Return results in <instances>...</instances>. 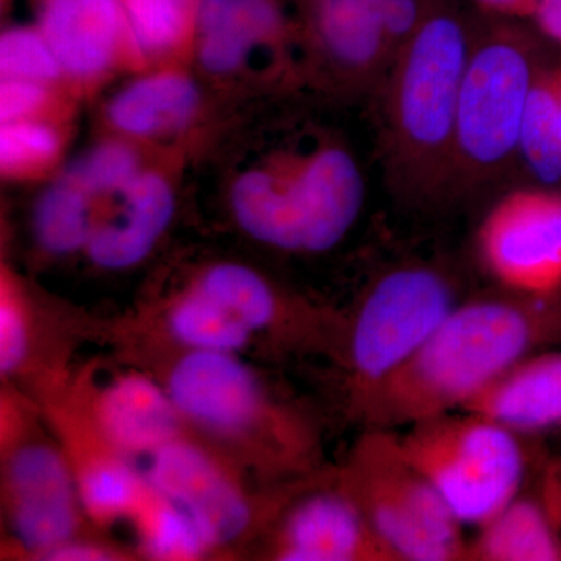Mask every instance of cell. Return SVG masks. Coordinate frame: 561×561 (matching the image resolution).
Wrapping results in <instances>:
<instances>
[{"label":"cell","instance_id":"obj_23","mask_svg":"<svg viewBox=\"0 0 561 561\" xmlns=\"http://www.w3.org/2000/svg\"><path fill=\"white\" fill-rule=\"evenodd\" d=\"M164 320L168 334L183 351L239 354L254 339L242 321L194 287L169 306Z\"/></svg>","mask_w":561,"mask_h":561},{"label":"cell","instance_id":"obj_1","mask_svg":"<svg viewBox=\"0 0 561 561\" xmlns=\"http://www.w3.org/2000/svg\"><path fill=\"white\" fill-rule=\"evenodd\" d=\"M561 341V291L461 302L401 367L351 398L365 430L398 431L461 411L535 351Z\"/></svg>","mask_w":561,"mask_h":561},{"label":"cell","instance_id":"obj_26","mask_svg":"<svg viewBox=\"0 0 561 561\" xmlns=\"http://www.w3.org/2000/svg\"><path fill=\"white\" fill-rule=\"evenodd\" d=\"M131 523L144 556L151 560L191 561L213 552L194 519L151 486Z\"/></svg>","mask_w":561,"mask_h":561},{"label":"cell","instance_id":"obj_24","mask_svg":"<svg viewBox=\"0 0 561 561\" xmlns=\"http://www.w3.org/2000/svg\"><path fill=\"white\" fill-rule=\"evenodd\" d=\"M92 198L68 176L47 187L32 216L33 236L41 249L58 256L87 249L94 231Z\"/></svg>","mask_w":561,"mask_h":561},{"label":"cell","instance_id":"obj_17","mask_svg":"<svg viewBox=\"0 0 561 561\" xmlns=\"http://www.w3.org/2000/svg\"><path fill=\"white\" fill-rule=\"evenodd\" d=\"M316 31L321 47L356 79L386 77L393 50L382 20V0H319Z\"/></svg>","mask_w":561,"mask_h":561},{"label":"cell","instance_id":"obj_27","mask_svg":"<svg viewBox=\"0 0 561 561\" xmlns=\"http://www.w3.org/2000/svg\"><path fill=\"white\" fill-rule=\"evenodd\" d=\"M198 0H122L125 36L142 57L172 50L197 18Z\"/></svg>","mask_w":561,"mask_h":561},{"label":"cell","instance_id":"obj_9","mask_svg":"<svg viewBox=\"0 0 561 561\" xmlns=\"http://www.w3.org/2000/svg\"><path fill=\"white\" fill-rule=\"evenodd\" d=\"M2 413V496L7 527L22 553L39 560L79 538L81 505L76 474L58 437L22 424L10 404Z\"/></svg>","mask_w":561,"mask_h":561},{"label":"cell","instance_id":"obj_32","mask_svg":"<svg viewBox=\"0 0 561 561\" xmlns=\"http://www.w3.org/2000/svg\"><path fill=\"white\" fill-rule=\"evenodd\" d=\"M46 99L44 83L32 80L2 79L0 87V116L5 122L27 119Z\"/></svg>","mask_w":561,"mask_h":561},{"label":"cell","instance_id":"obj_21","mask_svg":"<svg viewBox=\"0 0 561 561\" xmlns=\"http://www.w3.org/2000/svg\"><path fill=\"white\" fill-rule=\"evenodd\" d=\"M194 289L219 302L254 335L268 331H286L290 324L319 321L312 316H298L294 306L287 305L267 279L245 265L219 264L208 268Z\"/></svg>","mask_w":561,"mask_h":561},{"label":"cell","instance_id":"obj_12","mask_svg":"<svg viewBox=\"0 0 561 561\" xmlns=\"http://www.w3.org/2000/svg\"><path fill=\"white\" fill-rule=\"evenodd\" d=\"M268 553L280 561H397L335 474L287 502Z\"/></svg>","mask_w":561,"mask_h":561},{"label":"cell","instance_id":"obj_2","mask_svg":"<svg viewBox=\"0 0 561 561\" xmlns=\"http://www.w3.org/2000/svg\"><path fill=\"white\" fill-rule=\"evenodd\" d=\"M472 35L454 0H430L383 77V154L394 187L408 197L451 190L457 106Z\"/></svg>","mask_w":561,"mask_h":561},{"label":"cell","instance_id":"obj_25","mask_svg":"<svg viewBox=\"0 0 561 561\" xmlns=\"http://www.w3.org/2000/svg\"><path fill=\"white\" fill-rule=\"evenodd\" d=\"M518 153L545 184L561 181V111L556 72L540 70L519 131Z\"/></svg>","mask_w":561,"mask_h":561},{"label":"cell","instance_id":"obj_22","mask_svg":"<svg viewBox=\"0 0 561 561\" xmlns=\"http://www.w3.org/2000/svg\"><path fill=\"white\" fill-rule=\"evenodd\" d=\"M470 560H561V538L548 512L537 501L515 497L470 542Z\"/></svg>","mask_w":561,"mask_h":561},{"label":"cell","instance_id":"obj_4","mask_svg":"<svg viewBox=\"0 0 561 561\" xmlns=\"http://www.w3.org/2000/svg\"><path fill=\"white\" fill-rule=\"evenodd\" d=\"M359 165L348 151L328 146L272 171L236 181L231 206L239 227L265 245L320 253L345 238L364 206Z\"/></svg>","mask_w":561,"mask_h":561},{"label":"cell","instance_id":"obj_31","mask_svg":"<svg viewBox=\"0 0 561 561\" xmlns=\"http://www.w3.org/2000/svg\"><path fill=\"white\" fill-rule=\"evenodd\" d=\"M32 348V313L20 291L3 278L0 294V373L3 378L18 375L27 365Z\"/></svg>","mask_w":561,"mask_h":561},{"label":"cell","instance_id":"obj_30","mask_svg":"<svg viewBox=\"0 0 561 561\" xmlns=\"http://www.w3.org/2000/svg\"><path fill=\"white\" fill-rule=\"evenodd\" d=\"M57 133L27 119L5 122L0 131V162L7 173L43 168L57 154Z\"/></svg>","mask_w":561,"mask_h":561},{"label":"cell","instance_id":"obj_11","mask_svg":"<svg viewBox=\"0 0 561 561\" xmlns=\"http://www.w3.org/2000/svg\"><path fill=\"white\" fill-rule=\"evenodd\" d=\"M146 460L147 483L194 519L213 551L256 530V502L206 446L180 435Z\"/></svg>","mask_w":561,"mask_h":561},{"label":"cell","instance_id":"obj_14","mask_svg":"<svg viewBox=\"0 0 561 561\" xmlns=\"http://www.w3.org/2000/svg\"><path fill=\"white\" fill-rule=\"evenodd\" d=\"M171 186L154 173H139L119 192V206L95 225L87 251L108 271L133 267L149 256L172 221Z\"/></svg>","mask_w":561,"mask_h":561},{"label":"cell","instance_id":"obj_33","mask_svg":"<svg viewBox=\"0 0 561 561\" xmlns=\"http://www.w3.org/2000/svg\"><path fill=\"white\" fill-rule=\"evenodd\" d=\"M39 560L50 561H105L121 560V553L113 551L111 548L101 545V542H92L73 538L65 545L57 546L44 553Z\"/></svg>","mask_w":561,"mask_h":561},{"label":"cell","instance_id":"obj_15","mask_svg":"<svg viewBox=\"0 0 561 561\" xmlns=\"http://www.w3.org/2000/svg\"><path fill=\"white\" fill-rule=\"evenodd\" d=\"M39 31L62 72L90 79L108 68L119 49L122 0H43Z\"/></svg>","mask_w":561,"mask_h":561},{"label":"cell","instance_id":"obj_29","mask_svg":"<svg viewBox=\"0 0 561 561\" xmlns=\"http://www.w3.org/2000/svg\"><path fill=\"white\" fill-rule=\"evenodd\" d=\"M0 70L2 79L46 81L62 72L57 57L41 31L10 28L0 39Z\"/></svg>","mask_w":561,"mask_h":561},{"label":"cell","instance_id":"obj_3","mask_svg":"<svg viewBox=\"0 0 561 561\" xmlns=\"http://www.w3.org/2000/svg\"><path fill=\"white\" fill-rule=\"evenodd\" d=\"M184 426L228 445L275 476L308 474L317 438L308 421L268 393L260 376L234 353L183 351L162 382Z\"/></svg>","mask_w":561,"mask_h":561},{"label":"cell","instance_id":"obj_5","mask_svg":"<svg viewBox=\"0 0 561 561\" xmlns=\"http://www.w3.org/2000/svg\"><path fill=\"white\" fill-rule=\"evenodd\" d=\"M540 70L518 28L497 22L474 31L457 106L449 191L478 186L511 164Z\"/></svg>","mask_w":561,"mask_h":561},{"label":"cell","instance_id":"obj_13","mask_svg":"<svg viewBox=\"0 0 561 561\" xmlns=\"http://www.w3.org/2000/svg\"><path fill=\"white\" fill-rule=\"evenodd\" d=\"M95 427L127 459L150 457L183 435L184 421L164 383L125 373L84 402Z\"/></svg>","mask_w":561,"mask_h":561},{"label":"cell","instance_id":"obj_18","mask_svg":"<svg viewBox=\"0 0 561 561\" xmlns=\"http://www.w3.org/2000/svg\"><path fill=\"white\" fill-rule=\"evenodd\" d=\"M195 22L203 68L214 73L238 69L283 32L275 0H198Z\"/></svg>","mask_w":561,"mask_h":561},{"label":"cell","instance_id":"obj_28","mask_svg":"<svg viewBox=\"0 0 561 561\" xmlns=\"http://www.w3.org/2000/svg\"><path fill=\"white\" fill-rule=\"evenodd\" d=\"M139 175V162L130 147L106 142L69 165L66 175L92 197L119 194Z\"/></svg>","mask_w":561,"mask_h":561},{"label":"cell","instance_id":"obj_6","mask_svg":"<svg viewBox=\"0 0 561 561\" xmlns=\"http://www.w3.org/2000/svg\"><path fill=\"white\" fill-rule=\"evenodd\" d=\"M335 478L397 561L470 560L461 524L408 459L398 431L365 430Z\"/></svg>","mask_w":561,"mask_h":561},{"label":"cell","instance_id":"obj_34","mask_svg":"<svg viewBox=\"0 0 561 561\" xmlns=\"http://www.w3.org/2000/svg\"><path fill=\"white\" fill-rule=\"evenodd\" d=\"M530 18L542 35L561 46V0H535Z\"/></svg>","mask_w":561,"mask_h":561},{"label":"cell","instance_id":"obj_19","mask_svg":"<svg viewBox=\"0 0 561 561\" xmlns=\"http://www.w3.org/2000/svg\"><path fill=\"white\" fill-rule=\"evenodd\" d=\"M84 515L101 526L131 522L150 486L131 460L103 440L83 443L69 456Z\"/></svg>","mask_w":561,"mask_h":561},{"label":"cell","instance_id":"obj_36","mask_svg":"<svg viewBox=\"0 0 561 561\" xmlns=\"http://www.w3.org/2000/svg\"><path fill=\"white\" fill-rule=\"evenodd\" d=\"M557 94H559L560 111H561V69L556 72Z\"/></svg>","mask_w":561,"mask_h":561},{"label":"cell","instance_id":"obj_20","mask_svg":"<svg viewBox=\"0 0 561 561\" xmlns=\"http://www.w3.org/2000/svg\"><path fill=\"white\" fill-rule=\"evenodd\" d=\"M198 108V88L190 77L154 73L122 90L108 106L111 124L128 135H160L190 124Z\"/></svg>","mask_w":561,"mask_h":561},{"label":"cell","instance_id":"obj_10","mask_svg":"<svg viewBox=\"0 0 561 561\" xmlns=\"http://www.w3.org/2000/svg\"><path fill=\"white\" fill-rule=\"evenodd\" d=\"M483 265L505 290L561 291V192L523 190L502 198L479 230Z\"/></svg>","mask_w":561,"mask_h":561},{"label":"cell","instance_id":"obj_35","mask_svg":"<svg viewBox=\"0 0 561 561\" xmlns=\"http://www.w3.org/2000/svg\"><path fill=\"white\" fill-rule=\"evenodd\" d=\"M481 9L500 16H530L535 0H474Z\"/></svg>","mask_w":561,"mask_h":561},{"label":"cell","instance_id":"obj_7","mask_svg":"<svg viewBox=\"0 0 561 561\" xmlns=\"http://www.w3.org/2000/svg\"><path fill=\"white\" fill-rule=\"evenodd\" d=\"M400 442L457 522L481 527L522 490L526 456L518 434L457 411L405 427Z\"/></svg>","mask_w":561,"mask_h":561},{"label":"cell","instance_id":"obj_16","mask_svg":"<svg viewBox=\"0 0 561 561\" xmlns=\"http://www.w3.org/2000/svg\"><path fill=\"white\" fill-rule=\"evenodd\" d=\"M461 411L515 434L561 426V353L530 354L516 362Z\"/></svg>","mask_w":561,"mask_h":561},{"label":"cell","instance_id":"obj_8","mask_svg":"<svg viewBox=\"0 0 561 561\" xmlns=\"http://www.w3.org/2000/svg\"><path fill=\"white\" fill-rule=\"evenodd\" d=\"M457 305L451 280L430 265L376 279L343 330L350 400L401 367Z\"/></svg>","mask_w":561,"mask_h":561}]
</instances>
